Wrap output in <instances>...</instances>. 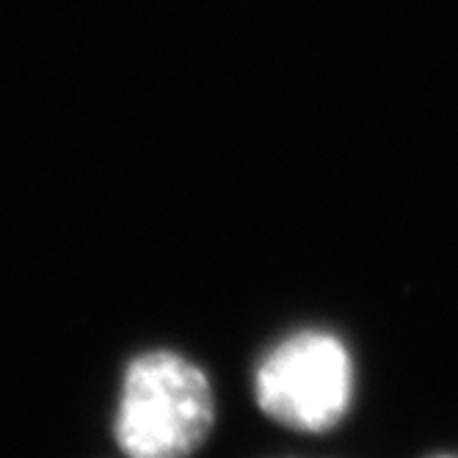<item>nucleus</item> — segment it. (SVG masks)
<instances>
[{"mask_svg": "<svg viewBox=\"0 0 458 458\" xmlns=\"http://www.w3.org/2000/svg\"><path fill=\"white\" fill-rule=\"evenodd\" d=\"M216 403L208 376L174 351H149L127 365L114 437L130 458H191L208 439Z\"/></svg>", "mask_w": 458, "mask_h": 458, "instance_id": "1", "label": "nucleus"}, {"mask_svg": "<svg viewBox=\"0 0 458 458\" xmlns=\"http://www.w3.org/2000/svg\"><path fill=\"white\" fill-rule=\"evenodd\" d=\"M353 365L345 345L326 332H299L266 353L254 373L263 414L293 431H329L348 414Z\"/></svg>", "mask_w": 458, "mask_h": 458, "instance_id": "2", "label": "nucleus"}]
</instances>
